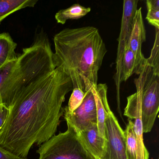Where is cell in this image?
<instances>
[{"label":"cell","instance_id":"6da1fadb","mask_svg":"<svg viewBox=\"0 0 159 159\" xmlns=\"http://www.w3.org/2000/svg\"><path fill=\"white\" fill-rule=\"evenodd\" d=\"M73 90L70 77L61 67L37 82L10 108L0 131V146L26 158L34 144L42 145L54 135L64 115L62 104Z\"/></svg>","mask_w":159,"mask_h":159},{"label":"cell","instance_id":"7a4b0ae2","mask_svg":"<svg viewBox=\"0 0 159 159\" xmlns=\"http://www.w3.org/2000/svg\"><path fill=\"white\" fill-rule=\"evenodd\" d=\"M54 43L57 67L63 68L70 77L73 89L85 93L97 85L107 50L96 28L65 29L54 36Z\"/></svg>","mask_w":159,"mask_h":159},{"label":"cell","instance_id":"3957f363","mask_svg":"<svg viewBox=\"0 0 159 159\" xmlns=\"http://www.w3.org/2000/svg\"><path fill=\"white\" fill-rule=\"evenodd\" d=\"M134 84L136 92L127 98L124 115L134 120L141 117L143 133H149L159 110V74L146 61Z\"/></svg>","mask_w":159,"mask_h":159},{"label":"cell","instance_id":"277c9868","mask_svg":"<svg viewBox=\"0 0 159 159\" xmlns=\"http://www.w3.org/2000/svg\"><path fill=\"white\" fill-rule=\"evenodd\" d=\"M67 124L64 133L54 135L41 145L39 159H95L83 145L74 128Z\"/></svg>","mask_w":159,"mask_h":159},{"label":"cell","instance_id":"5b68a950","mask_svg":"<svg viewBox=\"0 0 159 159\" xmlns=\"http://www.w3.org/2000/svg\"><path fill=\"white\" fill-rule=\"evenodd\" d=\"M138 0H125L121 23L120 31L118 39V47L116 60V73L114 80L117 90V100L120 105V89L123 57L125 50L129 47V39L133 20L138 10Z\"/></svg>","mask_w":159,"mask_h":159},{"label":"cell","instance_id":"8992f818","mask_svg":"<svg viewBox=\"0 0 159 159\" xmlns=\"http://www.w3.org/2000/svg\"><path fill=\"white\" fill-rule=\"evenodd\" d=\"M64 117L67 124L70 125L79 134L91 124L97 123V113L94 95L92 88L85 93L80 106L70 113L64 108Z\"/></svg>","mask_w":159,"mask_h":159},{"label":"cell","instance_id":"52a82bcc","mask_svg":"<svg viewBox=\"0 0 159 159\" xmlns=\"http://www.w3.org/2000/svg\"><path fill=\"white\" fill-rule=\"evenodd\" d=\"M105 131L107 147L103 159H127L124 131L111 109L105 120Z\"/></svg>","mask_w":159,"mask_h":159},{"label":"cell","instance_id":"ba28073f","mask_svg":"<svg viewBox=\"0 0 159 159\" xmlns=\"http://www.w3.org/2000/svg\"><path fill=\"white\" fill-rule=\"evenodd\" d=\"M141 10V8H139L135 14L129 43V49L134 53L136 63L141 71L147 61V58L144 57L141 51L142 43L146 40V30Z\"/></svg>","mask_w":159,"mask_h":159},{"label":"cell","instance_id":"9c48e42d","mask_svg":"<svg viewBox=\"0 0 159 159\" xmlns=\"http://www.w3.org/2000/svg\"><path fill=\"white\" fill-rule=\"evenodd\" d=\"M83 145L95 159H103L107 151V141L98 133L97 123H92L78 134Z\"/></svg>","mask_w":159,"mask_h":159},{"label":"cell","instance_id":"30bf717a","mask_svg":"<svg viewBox=\"0 0 159 159\" xmlns=\"http://www.w3.org/2000/svg\"><path fill=\"white\" fill-rule=\"evenodd\" d=\"M107 88L106 84H99L92 87L96 105L98 133L104 138H106L105 120L108 111L110 110L107 97Z\"/></svg>","mask_w":159,"mask_h":159},{"label":"cell","instance_id":"8fae6325","mask_svg":"<svg viewBox=\"0 0 159 159\" xmlns=\"http://www.w3.org/2000/svg\"><path fill=\"white\" fill-rule=\"evenodd\" d=\"M16 46L9 33H0V68L17 58Z\"/></svg>","mask_w":159,"mask_h":159},{"label":"cell","instance_id":"7c38bea8","mask_svg":"<svg viewBox=\"0 0 159 159\" xmlns=\"http://www.w3.org/2000/svg\"><path fill=\"white\" fill-rule=\"evenodd\" d=\"M38 0H0V23L15 12L34 7Z\"/></svg>","mask_w":159,"mask_h":159},{"label":"cell","instance_id":"4fadbf2b","mask_svg":"<svg viewBox=\"0 0 159 159\" xmlns=\"http://www.w3.org/2000/svg\"><path fill=\"white\" fill-rule=\"evenodd\" d=\"M91 8H86L79 4H74L67 9L57 12L55 19L58 24L64 25L68 20L78 19L85 16L91 11Z\"/></svg>","mask_w":159,"mask_h":159},{"label":"cell","instance_id":"5bb4252c","mask_svg":"<svg viewBox=\"0 0 159 159\" xmlns=\"http://www.w3.org/2000/svg\"><path fill=\"white\" fill-rule=\"evenodd\" d=\"M141 71L136 63L134 53L128 47L125 50L123 57L121 82L126 81L134 73L139 75Z\"/></svg>","mask_w":159,"mask_h":159},{"label":"cell","instance_id":"9a60e30c","mask_svg":"<svg viewBox=\"0 0 159 159\" xmlns=\"http://www.w3.org/2000/svg\"><path fill=\"white\" fill-rule=\"evenodd\" d=\"M134 129L137 141L136 159H149V153L143 141V126L141 117L135 119Z\"/></svg>","mask_w":159,"mask_h":159},{"label":"cell","instance_id":"2e32d148","mask_svg":"<svg viewBox=\"0 0 159 159\" xmlns=\"http://www.w3.org/2000/svg\"><path fill=\"white\" fill-rule=\"evenodd\" d=\"M127 159H136L137 141L134 129V122L128 120L124 131Z\"/></svg>","mask_w":159,"mask_h":159},{"label":"cell","instance_id":"e0dca14e","mask_svg":"<svg viewBox=\"0 0 159 159\" xmlns=\"http://www.w3.org/2000/svg\"><path fill=\"white\" fill-rule=\"evenodd\" d=\"M159 29H156L155 39L150 57L147 58V64L156 73L159 74Z\"/></svg>","mask_w":159,"mask_h":159},{"label":"cell","instance_id":"ac0fdd59","mask_svg":"<svg viewBox=\"0 0 159 159\" xmlns=\"http://www.w3.org/2000/svg\"><path fill=\"white\" fill-rule=\"evenodd\" d=\"M85 93L80 89H73L67 107L65 108L70 113H71L78 108L83 101Z\"/></svg>","mask_w":159,"mask_h":159},{"label":"cell","instance_id":"d6986e66","mask_svg":"<svg viewBox=\"0 0 159 159\" xmlns=\"http://www.w3.org/2000/svg\"><path fill=\"white\" fill-rule=\"evenodd\" d=\"M18 61V57L15 60L8 62L7 64L0 68V94L2 86L8 77L13 72Z\"/></svg>","mask_w":159,"mask_h":159},{"label":"cell","instance_id":"ffe728a7","mask_svg":"<svg viewBox=\"0 0 159 159\" xmlns=\"http://www.w3.org/2000/svg\"><path fill=\"white\" fill-rule=\"evenodd\" d=\"M146 19L155 29H159V11L153 9H148Z\"/></svg>","mask_w":159,"mask_h":159},{"label":"cell","instance_id":"44dd1931","mask_svg":"<svg viewBox=\"0 0 159 159\" xmlns=\"http://www.w3.org/2000/svg\"><path fill=\"white\" fill-rule=\"evenodd\" d=\"M10 109L3 105H0V131L6 123L10 113Z\"/></svg>","mask_w":159,"mask_h":159},{"label":"cell","instance_id":"7402d4cb","mask_svg":"<svg viewBox=\"0 0 159 159\" xmlns=\"http://www.w3.org/2000/svg\"><path fill=\"white\" fill-rule=\"evenodd\" d=\"M0 159H27L17 156L0 146Z\"/></svg>","mask_w":159,"mask_h":159},{"label":"cell","instance_id":"603a6c76","mask_svg":"<svg viewBox=\"0 0 159 159\" xmlns=\"http://www.w3.org/2000/svg\"><path fill=\"white\" fill-rule=\"evenodd\" d=\"M146 3L148 9L159 11V0H147Z\"/></svg>","mask_w":159,"mask_h":159},{"label":"cell","instance_id":"cb8c5ba5","mask_svg":"<svg viewBox=\"0 0 159 159\" xmlns=\"http://www.w3.org/2000/svg\"></svg>","mask_w":159,"mask_h":159}]
</instances>
